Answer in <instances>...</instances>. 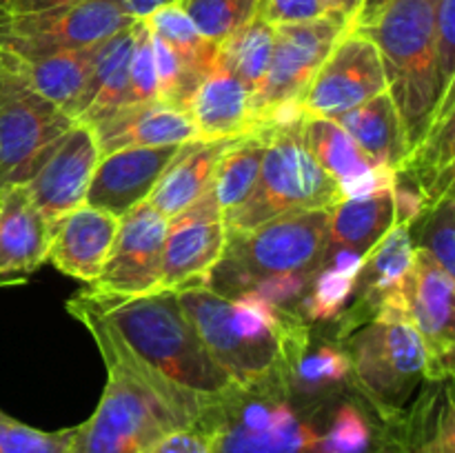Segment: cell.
I'll return each instance as SVG.
<instances>
[{"mask_svg": "<svg viewBox=\"0 0 455 453\" xmlns=\"http://www.w3.org/2000/svg\"><path fill=\"white\" fill-rule=\"evenodd\" d=\"M67 309L92 333L109 376L93 416L74 429L71 453H147L163 435L200 420L212 398L191 393L149 367L78 298Z\"/></svg>", "mask_w": 455, "mask_h": 453, "instance_id": "obj_1", "label": "cell"}, {"mask_svg": "<svg viewBox=\"0 0 455 453\" xmlns=\"http://www.w3.org/2000/svg\"><path fill=\"white\" fill-rule=\"evenodd\" d=\"M182 311L218 367L238 389L291 391V378L309 351V324L289 306L256 291L234 298L209 287L178 293Z\"/></svg>", "mask_w": 455, "mask_h": 453, "instance_id": "obj_2", "label": "cell"}, {"mask_svg": "<svg viewBox=\"0 0 455 453\" xmlns=\"http://www.w3.org/2000/svg\"><path fill=\"white\" fill-rule=\"evenodd\" d=\"M74 298L96 311L138 358L173 385L203 398H218L235 389L209 355L176 291L158 289L142 296H107L87 289Z\"/></svg>", "mask_w": 455, "mask_h": 453, "instance_id": "obj_3", "label": "cell"}, {"mask_svg": "<svg viewBox=\"0 0 455 453\" xmlns=\"http://www.w3.org/2000/svg\"><path fill=\"white\" fill-rule=\"evenodd\" d=\"M435 7L438 0H389L371 22L358 27L380 52L387 91L398 109L409 151L427 131L440 102L434 53Z\"/></svg>", "mask_w": 455, "mask_h": 453, "instance_id": "obj_4", "label": "cell"}, {"mask_svg": "<svg viewBox=\"0 0 455 453\" xmlns=\"http://www.w3.org/2000/svg\"><path fill=\"white\" fill-rule=\"evenodd\" d=\"M315 404H293L284 389L235 386L209 400L196 425L212 438V453H320L324 426Z\"/></svg>", "mask_w": 455, "mask_h": 453, "instance_id": "obj_5", "label": "cell"}, {"mask_svg": "<svg viewBox=\"0 0 455 453\" xmlns=\"http://www.w3.org/2000/svg\"><path fill=\"white\" fill-rule=\"evenodd\" d=\"M329 209L283 213L251 226L227 229V244L209 289L227 298L280 274H315L327 258Z\"/></svg>", "mask_w": 455, "mask_h": 453, "instance_id": "obj_6", "label": "cell"}, {"mask_svg": "<svg viewBox=\"0 0 455 453\" xmlns=\"http://www.w3.org/2000/svg\"><path fill=\"white\" fill-rule=\"evenodd\" d=\"M300 129L267 136L256 187L251 195L225 218L227 229H251L283 213L331 209L340 203L338 182L311 158Z\"/></svg>", "mask_w": 455, "mask_h": 453, "instance_id": "obj_7", "label": "cell"}, {"mask_svg": "<svg viewBox=\"0 0 455 453\" xmlns=\"http://www.w3.org/2000/svg\"><path fill=\"white\" fill-rule=\"evenodd\" d=\"M351 376L382 420L398 416L425 378L427 346L409 320H371L347 346Z\"/></svg>", "mask_w": 455, "mask_h": 453, "instance_id": "obj_8", "label": "cell"}, {"mask_svg": "<svg viewBox=\"0 0 455 453\" xmlns=\"http://www.w3.org/2000/svg\"><path fill=\"white\" fill-rule=\"evenodd\" d=\"M74 123L22 80L0 74V191L25 185Z\"/></svg>", "mask_w": 455, "mask_h": 453, "instance_id": "obj_9", "label": "cell"}, {"mask_svg": "<svg viewBox=\"0 0 455 453\" xmlns=\"http://www.w3.org/2000/svg\"><path fill=\"white\" fill-rule=\"evenodd\" d=\"M123 0H76L31 16H0V47L22 56L87 49L133 25Z\"/></svg>", "mask_w": 455, "mask_h": 453, "instance_id": "obj_10", "label": "cell"}, {"mask_svg": "<svg viewBox=\"0 0 455 453\" xmlns=\"http://www.w3.org/2000/svg\"><path fill=\"white\" fill-rule=\"evenodd\" d=\"M274 29L269 71L251 96L253 118L284 100H300L307 84L331 53L333 44L349 29V20L340 13H327L315 20L278 25Z\"/></svg>", "mask_w": 455, "mask_h": 453, "instance_id": "obj_11", "label": "cell"}, {"mask_svg": "<svg viewBox=\"0 0 455 453\" xmlns=\"http://www.w3.org/2000/svg\"><path fill=\"white\" fill-rule=\"evenodd\" d=\"M382 91L387 76L380 52L367 34L349 27L307 84L300 102L307 115L333 120Z\"/></svg>", "mask_w": 455, "mask_h": 453, "instance_id": "obj_12", "label": "cell"}, {"mask_svg": "<svg viewBox=\"0 0 455 453\" xmlns=\"http://www.w3.org/2000/svg\"><path fill=\"white\" fill-rule=\"evenodd\" d=\"M227 244L225 213L209 189L178 216L169 218L158 289L187 291L209 287Z\"/></svg>", "mask_w": 455, "mask_h": 453, "instance_id": "obj_13", "label": "cell"}, {"mask_svg": "<svg viewBox=\"0 0 455 453\" xmlns=\"http://www.w3.org/2000/svg\"><path fill=\"white\" fill-rule=\"evenodd\" d=\"M169 220L149 203L120 218L111 251L89 289L107 296H142L158 291Z\"/></svg>", "mask_w": 455, "mask_h": 453, "instance_id": "obj_14", "label": "cell"}, {"mask_svg": "<svg viewBox=\"0 0 455 453\" xmlns=\"http://www.w3.org/2000/svg\"><path fill=\"white\" fill-rule=\"evenodd\" d=\"M100 158L96 133L83 120H76L49 149L43 164L22 185L49 226L84 204Z\"/></svg>", "mask_w": 455, "mask_h": 453, "instance_id": "obj_15", "label": "cell"}, {"mask_svg": "<svg viewBox=\"0 0 455 453\" xmlns=\"http://www.w3.org/2000/svg\"><path fill=\"white\" fill-rule=\"evenodd\" d=\"M453 298L455 275L444 271L425 249H413L407 278L409 318L427 346L425 380L444 382L453 376Z\"/></svg>", "mask_w": 455, "mask_h": 453, "instance_id": "obj_16", "label": "cell"}, {"mask_svg": "<svg viewBox=\"0 0 455 453\" xmlns=\"http://www.w3.org/2000/svg\"><path fill=\"white\" fill-rule=\"evenodd\" d=\"M182 145L127 147L102 155L89 182L84 203L123 218L149 198Z\"/></svg>", "mask_w": 455, "mask_h": 453, "instance_id": "obj_17", "label": "cell"}, {"mask_svg": "<svg viewBox=\"0 0 455 453\" xmlns=\"http://www.w3.org/2000/svg\"><path fill=\"white\" fill-rule=\"evenodd\" d=\"M118 225L120 218L87 203L80 204L52 226L47 258L62 274L92 284L105 266Z\"/></svg>", "mask_w": 455, "mask_h": 453, "instance_id": "obj_18", "label": "cell"}, {"mask_svg": "<svg viewBox=\"0 0 455 453\" xmlns=\"http://www.w3.org/2000/svg\"><path fill=\"white\" fill-rule=\"evenodd\" d=\"M89 127L96 133L100 155L127 147L185 145L200 140L189 114L163 102L124 105Z\"/></svg>", "mask_w": 455, "mask_h": 453, "instance_id": "obj_19", "label": "cell"}, {"mask_svg": "<svg viewBox=\"0 0 455 453\" xmlns=\"http://www.w3.org/2000/svg\"><path fill=\"white\" fill-rule=\"evenodd\" d=\"M434 389L409 411L385 422L378 453H455V416L449 380L431 382Z\"/></svg>", "mask_w": 455, "mask_h": 453, "instance_id": "obj_20", "label": "cell"}, {"mask_svg": "<svg viewBox=\"0 0 455 453\" xmlns=\"http://www.w3.org/2000/svg\"><path fill=\"white\" fill-rule=\"evenodd\" d=\"M52 226L22 185L0 191V280L31 274L49 253Z\"/></svg>", "mask_w": 455, "mask_h": 453, "instance_id": "obj_21", "label": "cell"}, {"mask_svg": "<svg viewBox=\"0 0 455 453\" xmlns=\"http://www.w3.org/2000/svg\"><path fill=\"white\" fill-rule=\"evenodd\" d=\"M200 140H231L251 133V91L216 62L187 105Z\"/></svg>", "mask_w": 455, "mask_h": 453, "instance_id": "obj_22", "label": "cell"}, {"mask_svg": "<svg viewBox=\"0 0 455 453\" xmlns=\"http://www.w3.org/2000/svg\"><path fill=\"white\" fill-rule=\"evenodd\" d=\"M453 87L440 98L435 114L420 140L413 145L395 173L411 180L425 194L429 204L453 191L455 154H453Z\"/></svg>", "mask_w": 455, "mask_h": 453, "instance_id": "obj_23", "label": "cell"}, {"mask_svg": "<svg viewBox=\"0 0 455 453\" xmlns=\"http://www.w3.org/2000/svg\"><path fill=\"white\" fill-rule=\"evenodd\" d=\"M231 140L185 142L172 164L164 169L163 178L154 187L147 203L167 220L189 209L196 200L212 189L216 164Z\"/></svg>", "mask_w": 455, "mask_h": 453, "instance_id": "obj_24", "label": "cell"}, {"mask_svg": "<svg viewBox=\"0 0 455 453\" xmlns=\"http://www.w3.org/2000/svg\"><path fill=\"white\" fill-rule=\"evenodd\" d=\"M333 120L345 129L347 136L358 145L371 164L398 169L407 158V138L389 91L378 93L371 100L345 111Z\"/></svg>", "mask_w": 455, "mask_h": 453, "instance_id": "obj_25", "label": "cell"}, {"mask_svg": "<svg viewBox=\"0 0 455 453\" xmlns=\"http://www.w3.org/2000/svg\"><path fill=\"white\" fill-rule=\"evenodd\" d=\"M136 43V22L98 43L93 58L87 109L78 120L92 124L129 105V62Z\"/></svg>", "mask_w": 455, "mask_h": 453, "instance_id": "obj_26", "label": "cell"}, {"mask_svg": "<svg viewBox=\"0 0 455 453\" xmlns=\"http://www.w3.org/2000/svg\"><path fill=\"white\" fill-rule=\"evenodd\" d=\"M395 225L391 189L367 198L340 200L329 209V249L367 253Z\"/></svg>", "mask_w": 455, "mask_h": 453, "instance_id": "obj_27", "label": "cell"}, {"mask_svg": "<svg viewBox=\"0 0 455 453\" xmlns=\"http://www.w3.org/2000/svg\"><path fill=\"white\" fill-rule=\"evenodd\" d=\"M265 147L267 136L247 133V136L234 138L218 160L212 191L225 218L251 195L258 173H260Z\"/></svg>", "mask_w": 455, "mask_h": 453, "instance_id": "obj_28", "label": "cell"}, {"mask_svg": "<svg viewBox=\"0 0 455 453\" xmlns=\"http://www.w3.org/2000/svg\"><path fill=\"white\" fill-rule=\"evenodd\" d=\"M145 22L147 27H149L151 34L158 36L160 40H164V43L173 49V53H176L178 60H180L182 69H185L196 83H203L204 76L216 67L218 44L209 43V40L196 29L191 18L182 12V7L178 3L158 9V12L151 13Z\"/></svg>", "mask_w": 455, "mask_h": 453, "instance_id": "obj_29", "label": "cell"}, {"mask_svg": "<svg viewBox=\"0 0 455 453\" xmlns=\"http://www.w3.org/2000/svg\"><path fill=\"white\" fill-rule=\"evenodd\" d=\"M329 251H331V262L324 269L315 271L309 293L302 300L305 318L311 322L336 318L338 311L354 296L364 265L363 253L349 251V249H329Z\"/></svg>", "mask_w": 455, "mask_h": 453, "instance_id": "obj_30", "label": "cell"}, {"mask_svg": "<svg viewBox=\"0 0 455 453\" xmlns=\"http://www.w3.org/2000/svg\"><path fill=\"white\" fill-rule=\"evenodd\" d=\"M274 38V25L256 16L249 25L218 44V65L234 74L253 96L269 71Z\"/></svg>", "mask_w": 455, "mask_h": 453, "instance_id": "obj_31", "label": "cell"}, {"mask_svg": "<svg viewBox=\"0 0 455 453\" xmlns=\"http://www.w3.org/2000/svg\"><path fill=\"white\" fill-rule=\"evenodd\" d=\"M300 136L311 158L336 182L358 176V173L373 167L367 155L358 149V145L347 136V131L336 120L307 115Z\"/></svg>", "mask_w": 455, "mask_h": 453, "instance_id": "obj_32", "label": "cell"}, {"mask_svg": "<svg viewBox=\"0 0 455 453\" xmlns=\"http://www.w3.org/2000/svg\"><path fill=\"white\" fill-rule=\"evenodd\" d=\"M349 378V354L342 346L329 342L302 355L291 378V393L302 395L307 402H318V398L331 395V391L345 386Z\"/></svg>", "mask_w": 455, "mask_h": 453, "instance_id": "obj_33", "label": "cell"}, {"mask_svg": "<svg viewBox=\"0 0 455 453\" xmlns=\"http://www.w3.org/2000/svg\"><path fill=\"white\" fill-rule=\"evenodd\" d=\"M209 43H225L258 16V0H178Z\"/></svg>", "mask_w": 455, "mask_h": 453, "instance_id": "obj_34", "label": "cell"}, {"mask_svg": "<svg viewBox=\"0 0 455 453\" xmlns=\"http://www.w3.org/2000/svg\"><path fill=\"white\" fill-rule=\"evenodd\" d=\"M376 433L367 413L355 402H342L324 426L320 453H373Z\"/></svg>", "mask_w": 455, "mask_h": 453, "instance_id": "obj_35", "label": "cell"}, {"mask_svg": "<svg viewBox=\"0 0 455 453\" xmlns=\"http://www.w3.org/2000/svg\"><path fill=\"white\" fill-rule=\"evenodd\" d=\"M416 222H420V235L416 247L425 249L440 266L455 275V203L453 191L435 200Z\"/></svg>", "mask_w": 455, "mask_h": 453, "instance_id": "obj_36", "label": "cell"}, {"mask_svg": "<svg viewBox=\"0 0 455 453\" xmlns=\"http://www.w3.org/2000/svg\"><path fill=\"white\" fill-rule=\"evenodd\" d=\"M74 429L40 431L0 411V453H71Z\"/></svg>", "mask_w": 455, "mask_h": 453, "instance_id": "obj_37", "label": "cell"}, {"mask_svg": "<svg viewBox=\"0 0 455 453\" xmlns=\"http://www.w3.org/2000/svg\"><path fill=\"white\" fill-rule=\"evenodd\" d=\"M158 102L154 40L145 20H136V43L129 62V105Z\"/></svg>", "mask_w": 455, "mask_h": 453, "instance_id": "obj_38", "label": "cell"}, {"mask_svg": "<svg viewBox=\"0 0 455 453\" xmlns=\"http://www.w3.org/2000/svg\"><path fill=\"white\" fill-rule=\"evenodd\" d=\"M435 76H438L440 98L453 87L455 76V0H438L435 7V31H434Z\"/></svg>", "mask_w": 455, "mask_h": 453, "instance_id": "obj_39", "label": "cell"}, {"mask_svg": "<svg viewBox=\"0 0 455 453\" xmlns=\"http://www.w3.org/2000/svg\"><path fill=\"white\" fill-rule=\"evenodd\" d=\"M331 13L324 0H258V18L269 25H293Z\"/></svg>", "mask_w": 455, "mask_h": 453, "instance_id": "obj_40", "label": "cell"}, {"mask_svg": "<svg viewBox=\"0 0 455 453\" xmlns=\"http://www.w3.org/2000/svg\"><path fill=\"white\" fill-rule=\"evenodd\" d=\"M315 274H280V275H267V278L258 280L251 287V291H256L262 300L271 302L275 306H287L289 302L300 298L302 293L309 289L311 280ZM249 291V289H247Z\"/></svg>", "mask_w": 455, "mask_h": 453, "instance_id": "obj_41", "label": "cell"}, {"mask_svg": "<svg viewBox=\"0 0 455 453\" xmlns=\"http://www.w3.org/2000/svg\"><path fill=\"white\" fill-rule=\"evenodd\" d=\"M147 453H212V438L200 425L163 435Z\"/></svg>", "mask_w": 455, "mask_h": 453, "instance_id": "obj_42", "label": "cell"}, {"mask_svg": "<svg viewBox=\"0 0 455 453\" xmlns=\"http://www.w3.org/2000/svg\"><path fill=\"white\" fill-rule=\"evenodd\" d=\"M76 0H0V16H31L67 7Z\"/></svg>", "mask_w": 455, "mask_h": 453, "instance_id": "obj_43", "label": "cell"}, {"mask_svg": "<svg viewBox=\"0 0 455 453\" xmlns=\"http://www.w3.org/2000/svg\"><path fill=\"white\" fill-rule=\"evenodd\" d=\"M123 3H124V9H127V13L133 18V20H147L151 13L167 7V4L178 3V0H123Z\"/></svg>", "mask_w": 455, "mask_h": 453, "instance_id": "obj_44", "label": "cell"}, {"mask_svg": "<svg viewBox=\"0 0 455 453\" xmlns=\"http://www.w3.org/2000/svg\"><path fill=\"white\" fill-rule=\"evenodd\" d=\"M387 3H389V0H363L358 7V12H355V16L351 18L349 27L358 29V27H364L367 22H371L373 18H376L378 13L387 7Z\"/></svg>", "mask_w": 455, "mask_h": 453, "instance_id": "obj_45", "label": "cell"}, {"mask_svg": "<svg viewBox=\"0 0 455 453\" xmlns=\"http://www.w3.org/2000/svg\"><path fill=\"white\" fill-rule=\"evenodd\" d=\"M324 4L331 13H340L347 18V0H324Z\"/></svg>", "mask_w": 455, "mask_h": 453, "instance_id": "obj_46", "label": "cell"}, {"mask_svg": "<svg viewBox=\"0 0 455 453\" xmlns=\"http://www.w3.org/2000/svg\"><path fill=\"white\" fill-rule=\"evenodd\" d=\"M360 3H363V0H347V20L349 22H351V18L355 16V12H358Z\"/></svg>", "mask_w": 455, "mask_h": 453, "instance_id": "obj_47", "label": "cell"}]
</instances>
